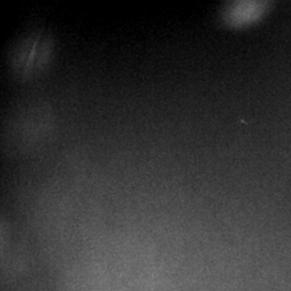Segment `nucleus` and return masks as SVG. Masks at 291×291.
Here are the masks:
<instances>
[{
  "label": "nucleus",
  "mask_w": 291,
  "mask_h": 291,
  "mask_svg": "<svg viewBox=\"0 0 291 291\" xmlns=\"http://www.w3.org/2000/svg\"><path fill=\"white\" fill-rule=\"evenodd\" d=\"M267 8L262 2H238L226 12V20L235 26L257 21Z\"/></svg>",
  "instance_id": "f257e3e1"
}]
</instances>
